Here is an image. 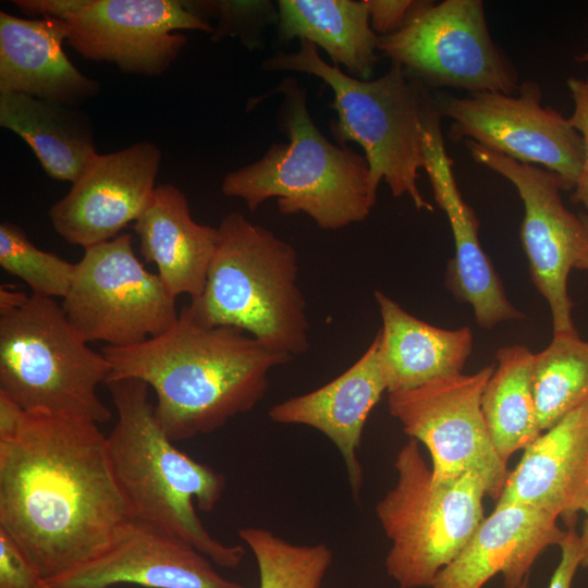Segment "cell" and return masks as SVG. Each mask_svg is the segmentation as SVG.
Here are the masks:
<instances>
[{"mask_svg": "<svg viewBox=\"0 0 588 588\" xmlns=\"http://www.w3.org/2000/svg\"><path fill=\"white\" fill-rule=\"evenodd\" d=\"M132 519L94 421L27 413L0 393V530L48 580Z\"/></svg>", "mask_w": 588, "mask_h": 588, "instance_id": "1", "label": "cell"}, {"mask_svg": "<svg viewBox=\"0 0 588 588\" xmlns=\"http://www.w3.org/2000/svg\"><path fill=\"white\" fill-rule=\"evenodd\" d=\"M102 354L107 381L138 379L154 389L156 418L173 442L211 433L249 412L265 396L270 371L293 359L244 330L198 321L188 306L166 332L132 346L106 345Z\"/></svg>", "mask_w": 588, "mask_h": 588, "instance_id": "2", "label": "cell"}, {"mask_svg": "<svg viewBox=\"0 0 588 588\" xmlns=\"http://www.w3.org/2000/svg\"><path fill=\"white\" fill-rule=\"evenodd\" d=\"M106 385L118 413L107 437L108 453L132 519L186 541L219 566H238L245 549L212 537L195 507L215 509L224 476L175 448L156 418L146 382L126 378Z\"/></svg>", "mask_w": 588, "mask_h": 588, "instance_id": "3", "label": "cell"}, {"mask_svg": "<svg viewBox=\"0 0 588 588\" xmlns=\"http://www.w3.org/2000/svg\"><path fill=\"white\" fill-rule=\"evenodd\" d=\"M275 91L282 95L279 127L289 143L272 144L260 159L228 172L222 193L243 199L250 211L275 198L281 213H306L323 230L365 220L376 203L365 155L328 140L296 78H284Z\"/></svg>", "mask_w": 588, "mask_h": 588, "instance_id": "4", "label": "cell"}, {"mask_svg": "<svg viewBox=\"0 0 588 588\" xmlns=\"http://www.w3.org/2000/svg\"><path fill=\"white\" fill-rule=\"evenodd\" d=\"M296 52H278L262 61L266 71L304 72L321 78L333 93L338 118L331 132L340 146L355 142L364 149L373 194L381 181L394 197L408 196L418 210L433 211L417 181L425 169L422 125L432 100L426 85L402 65L376 79H359L328 64L317 47L299 39Z\"/></svg>", "mask_w": 588, "mask_h": 588, "instance_id": "5", "label": "cell"}, {"mask_svg": "<svg viewBox=\"0 0 588 588\" xmlns=\"http://www.w3.org/2000/svg\"><path fill=\"white\" fill-rule=\"evenodd\" d=\"M218 232L204 292L187 305L193 316L244 330L275 353H306L309 323L294 247L236 211Z\"/></svg>", "mask_w": 588, "mask_h": 588, "instance_id": "6", "label": "cell"}, {"mask_svg": "<svg viewBox=\"0 0 588 588\" xmlns=\"http://www.w3.org/2000/svg\"><path fill=\"white\" fill-rule=\"evenodd\" d=\"M87 344L62 305L30 294L0 315V392L27 413L107 422L112 414L97 388L110 365Z\"/></svg>", "mask_w": 588, "mask_h": 588, "instance_id": "7", "label": "cell"}, {"mask_svg": "<svg viewBox=\"0 0 588 588\" xmlns=\"http://www.w3.org/2000/svg\"><path fill=\"white\" fill-rule=\"evenodd\" d=\"M394 466L396 482L376 506L391 541L387 573L400 588H429L485 519L488 486L474 471L452 481L434 480L418 442L411 438Z\"/></svg>", "mask_w": 588, "mask_h": 588, "instance_id": "8", "label": "cell"}, {"mask_svg": "<svg viewBox=\"0 0 588 588\" xmlns=\"http://www.w3.org/2000/svg\"><path fill=\"white\" fill-rule=\"evenodd\" d=\"M75 265L62 308L87 343L136 345L177 320L175 297L158 273L149 272L136 257L131 234L85 248Z\"/></svg>", "mask_w": 588, "mask_h": 588, "instance_id": "9", "label": "cell"}, {"mask_svg": "<svg viewBox=\"0 0 588 588\" xmlns=\"http://www.w3.org/2000/svg\"><path fill=\"white\" fill-rule=\"evenodd\" d=\"M378 49L425 85L476 93L518 91V75L493 42L480 0L427 1Z\"/></svg>", "mask_w": 588, "mask_h": 588, "instance_id": "10", "label": "cell"}, {"mask_svg": "<svg viewBox=\"0 0 588 588\" xmlns=\"http://www.w3.org/2000/svg\"><path fill=\"white\" fill-rule=\"evenodd\" d=\"M493 370V366H485L474 373L445 376L391 392L388 405L404 432L427 448L434 480L452 481L474 471L486 481L488 495L498 500L509 473L491 442L481 411L482 394Z\"/></svg>", "mask_w": 588, "mask_h": 588, "instance_id": "11", "label": "cell"}, {"mask_svg": "<svg viewBox=\"0 0 588 588\" xmlns=\"http://www.w3.org/2000/svg\"><path fill=\"white\" fill-rule=\"evenodd\" d=\"M538 83L526 81L517 95L476 93L437 101L441 115L453 122L450 138L467 137L526 164L556 173L566 191L574 188L584 160L579 132L552 107L541 105Z\"/></svg>", "mask_w": 588, "mask_h": 588, "instance_id": "12", "label": "cell"}, {"mask_svg": "<svg viewBox=\"0 0 588 588\" xmlns=\"http://www.w3.org/2000/svg\"><path fill=\"white\" fill-rule=\"evenodd\" d=\"M473 159L507 179L524 204L520 240L530 278L546 299L552 316L553 334L577 333L567 279L583 250L586 226L579 215L563 204L565 183L544 168L522 163L497 150L466 139Z\"/></svg>", "mask_w": 588, "mask_h": 588, "instance_id": "13", "label": "cell"}, {"mask_svg": "<svg viewBox=\"0 0 588 588\" xmlns=\"http://www.w3.org/2000/svg\"><path fill=\"white\" fill-rule=\"evenodd\" d=\"M64 22L66 42L84 58L149 77L162 75L181 53L187 39L179 30L215 29L177 0H86Z\"/></svg>", "mask_w": 588, "mask_h": 588, "instance_id": "14", "label": "cell"}, {"mask_svg": "<svg viewBox=\"0 0 588 588\" xmlns=\"http://www.w3.org/2000/svg\"><path fill=\"white\" fill-rule=\"evenodd\" d=\"M161 157L159 148L146 140L97 154L69 193L50 207L54 231L84 249L119 236L147 207Z\"/></svg>", "mask_w": 588, "mask_h": 588, "instance_id": "15", "label": "cell"}, {"mask_svg": "<svg viewBox=\"0 0 588 588\" xmlns=\"http://www.w3.org/2000/svg\"><path fill=\"white\" fill-rule=\"evenodd\" d=\"M47 581L52 588H109L123 583L150 588H246L221 576L186 541L135 519L126 522L99 553Z\"/></svg>", "mask_w": 588, "mask_h": 588, "instance_id": "16", "label": "cell"}, {"mask_svg": "<svg viewBox=\"0 0 588 588\" xmlns=\"http://www.w3.org/2000/svg\"><path fill=\"white\" fill-rule=\"evenodd\" d=\"M425 170L438 206L445 212L454 240L455 254L450 260L446 286L462 302L469 304L476 322L483 329L519 320L525 316L507 298L502 282L479 242V221L463 199L448 155L441 124L431 123L422 133Z\"/></svg>", "mask_w": 588, "mask_h": 588, "instance_id": "17", "label": "cell"}, {"mask_svg": "<svg viewBox=\"0 0 588 588\" xmlns=\"http://www.w3.org/2000/svg\"><path fill=\"white\" fill-rule=\"evenodd\" d=\"M558 518L531 505L495 506L429 588H482L497 574L519 588L539 554L565 539Z\"/></svg>", "mask_w": 588, "mask_h": 588, "instance_id": "18", "label": "cell"}, {"mask_svg": "<svg viewBox=\"0 0 588 588\" xmlns=\"http://www.w3.org/2000/svg\"><path fill=\"white\" fill-rule=\"evenodd\" d=\"M588 495V401L524 449L495 506L531 505L572 525Z\"/></svg>", "mask_w": 588, "mask_h": 588, "instance_id": "19", "label": "cell"}, {"mask_svg": "<svg viewBox=\"0 0 588 588\" xmlns=\"http://www.w3.org/2000/svg\"><path fill=\"white\" fill-rule=\"evenodd\" d=\"M388 391L375 336L363 355L339 377L308 393L287 399L269 411L272 421L304 425L328 437L338 448L358 499L364 474L357 457L366 420Z\"/></svg>", "mask_w": 588, "mask_h": 588, "instance_id": "20", "label": "cell"}, {"mask_svg": "<svg viewBox=\"0 0 588 588\" xmlns=\"http://www.w3.org/2000/svg\"><path fill=\"white\" fill-rule=\"evenodd\" d=\"M66 23L0 12V93L24 94L72 106L96 96L99 82L84 75L63 51Z\"/></svg>", "mask_w": 588, "mask_h": 588, "instance_id": "21", "label": "cell"}, {"mask_svg": "<svg viewBox=\"0 0 588 588\" xmlns=\"http://www.w3.org/2000/svg\"><path fill=\"white\" fill-rule=\"evenodd\" d=\"M134 229L142 255L157 266L169 292L175 298L186 294L191 302L198 299L217 248L218 228L196 222L185 194L163 184L154 191Z\"/></svg>", "mask_w": 588, "mask_h": 588, "instance_id": "22", "label": "cell"}, {"mask_svg": "<svg viewBox=\"0 0 588 588\" xmlns=\"http://www.w3.org/2000/svg\"><path fill=\"white\" fill-rule=\"evenodd\" d=\"M382 319L376 335L388 392L408 390L461 373L471 354L468 327L443 329L407 313L382 291L375 292Z\"/></svg>", "mask_w": 588, "mask_h": 588, "instance_id": "23", "label": "cell"}, {"mask_svg": "<svg viewBox=\"0 0 588 588\" xmlns=\"http://www.w3.org/2000/svg\"><path fill=\"white\" fill-rule=\"evenodd\" d=\"M0 125L30 147L53 180L74 183L98 154L91 120L78 106L0 93Z\"/></svg>", "mask_w": 588, "mask_h": 588, "instance_id": "24", "label": "cell"}, {"mask_svg": "<svg viewBox=\"0 0 588 588\" xmlns=\"http://www.w3.org/2000/svg\"><path fill=\"white\" fill-rule=\"evenodd\" d=\"M277 5L280 39H306L323 49L333 65L370 78L379 35L370 26L365 0H280Z\"/></svg>", "mask_w": 588, "mask_h": 588, "instance_id": "25", "label": "cell"}, {"mask_svg": "<svg viewBox=\"0 0 588 588\" xmlns=\"http://www.w3.org/2000/svg\"><path fill=\"white\" fill-rule=\"evenodd\" d=\"M495 359L481 411L491 442L506 464L542 433L534 394L535 353L526 345H507L498 350Z\"/></svg>", "mask_w": 588, "mask_h": 588, "instance_id": "26", "label": "cell"}, {"mask_svg": "<svg viewBox=\"0 0 588 588\" xmlns=\"http://www.w3.org/2000/svg\"><path fill=\"white\" fill-rule=\"evenodd\" d=\"M534 394L542 432L588 401V341L578 333L553 334L535 353Z\"/></svg>", "mask_w": 588, "mask_h": 588, "instance_id": "27", "label": "cell"}, {"mask_svg": "<svg viewBox=\"0 0 588 588\" xmlns=\"http://www.w3.org/2000/svg\"><path fill=\"white\" fill-rule=\"evenodd\" d=\"M238 536L253 552L259 588H320L332 563L324 543L294 544L260 527H244Z\"/></svg>", "mask_w": 588, "mask_h": 588, "instance_id": "28", "label": "cell"}, {"mask_svg": "<svg viewBox=\"0 0 588 588\" xmlns=\"http://www.w3.org/2000/svg\"><path fill=\"white\" fill-rule=\"evenodd\" d=\"M0 266L20 278L33 295L62 297L68 294L75 273V264L38 248L26 232L10 221L0 223Z\"/></svg>", "mask_w": 588, "mask_h": 588, "instance_id": "29", "label": "cell"}, {"mask_svg": "<svg viewBox=\"0 0 588 588\" xmlns=\"http://www.w3.org/2000/svg\"><path fill=\"white\" fill-rule=\"evenodd\" d=\"M0 588H52L3 530H0Z\"/></svg>", "mask_w": 588, "mask_h": 588, "instance_id": "30", "label": "cell"}, {"mask_svg": "<svg viewBox=\"0 0 588 588\" xmlns=\"http://www.w3.org/2000/svg\"><path fill=\"white\" fill-rule=\"evenodd\" d=\"M567 87L574 102V110L568 121L581 135L585 150L581 169L574 185L571 200L581 205L588 212V76L586 78H568Z\"/></svg>", "mask_w": 588, "mask_h": 588, "instance_id": "31", "label": "cell"}, {"mask_svg": "<svg viewBox=\"0 0 588 588\" xmlns=\"http://www.w3.org/2000/svg\"><path fill=\"white\" fill-rule=\"evenodd\" d=\"M372 30L388 36L403 29L427 1L365 0Z\"/></svg>", "mask_w": 588, "mask_h": 588, "instance_id": "32", "label": "cell"}, {"mask_svg": "<svg viewBox=\"0 0 588 588\" xmlns=\"http://www.w3.org/2000/svg\"><path fill=\"white\" fill-rule=\"evenodd\" d=\"M561 560L554 569L548 588H572L576 571L580 565L579 536L568 529L560 546Z\"/></svg>", "mask_w": 588, "mask_h": 588, "instance_id": "33", "label": "cell"}, {"mask_svg": "<svg viewBox=\"0 0 588 588\" xmlns=\"http://www.w3.org/2000/svg\"><path fill=\"white\" fill-rule=\"evenodd\" d=\"M86 0H15L13 3L27 15L66 21Z\"/></svg>", "mask_w": 588, "mask_h": 588, "instance_id": "34", "label": "cell"}, {"mask_svg": "<svg viewBox=\"0 0 588 588\" xmlns=\"http://www.w3.org/2000/svg\"><path fill=\"white\" fill-rule=\"evenodd\" d=\"M29 295L10 290L5 286L0 289V315L11 313L21 306H23L28 299Z\"/></svg>", "mask_w": 588, "mask_h": 588, "instance_id": "35", "label": "cell"}, {"mask_svg": "<svg viewBox=\"0 0 588 588\" xmlns=\"http://www.w3.org/2000/svg\"><path fill=\"white\" fill-rule=\"evenodd\" d=\"M579 536V553L581 567H588V516L585 519Z\"/></svg>", "mask_w": 588, "mask_h": 588, "instance_id": "36", "label": "cell"}, {"mask_svg": "<svg viewBox=\"0 0 588 588\" xmlns=\"http://www.w3.org/2000/svg\"><path fill=\"white\" fill-rule=\"evenodd\" d=\"M579 217L586 226V241L574 268L588 271V215L579 213Z\"/></svg>", "mask_w": 588, "mask_h": 588, "instance_id": "37", "label": "cell"}, {"mask_svg": "<svg viewBox=\"0 0 588 588\" xmlns=\"http://www.w3.org/2000/svg\"><path fill=\"white\" fill-rule=\"evenodd\" d=\"M576 60L578 62L588 63V51L581 53L580 56L576 57Z\"/></svg>", "mask_w": 588, "mask_h": 588, "instance_id": "38", "label": "cell"}, {"mask_svg": "<svg viewBox=\"0 0 588 588\" xmlns=\"http://www.w3.org/2000/svg\"><path fill=\"white\" fill-rule=\"evenodd\" d=\"M581 511L585 512L587 514V516H588V495H587L586 501H585V503H584V505L581 507Z\"/></svg>", "mask_w": 588, "mask_h": 588, "instance_id": "39", "label": "cell"}, {"mask_svg": "<svg viewBox=\"0 0 588 588\" xmlns=\"http://www.w3.org/2000/svg\"><path fill=\"white\" fill-rule=\"evenodd\" d=\"M519 588H530V585H529V577H527L523 584L520 585Z\"/></svg>", "mask_w": 588, "mask_h": 588, "instance_id": "40", "label": "cell"}]
</instances>
